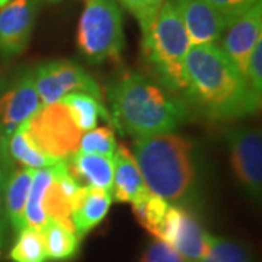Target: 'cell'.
Instances as JSON below:
<instances>
[{
	"label": "cell",
	"instance_id": "obj_1",
	"mask_svg": "<svg viewBox=\"0 0 262 262\" xmlns=\"http://www.w3.org/2000/svg\"><path fill=\"white\" fill-rule=\"evenodd\" d=\"M184 92L214 118H237L255 114L261 96L217 44L191 46L182 63Z\"/></svg>",
	"mask_w": 262,
	"mask_h": 262
},
{
	"label": "cell",
	"instance_id": "obj_2",
	"mask_svg": "<svg viewBox=\"0 0 262 262\" xmlns=\"http://www.w3.org/2000/svg\"><path fill=\"white\" fill-rule=\"evenodd\" d=\"M115 124L134 137L172 133L187 121L185 103L140 73H127L110 88Z\"/></svg>",
	"mask_w": 262,
	"mask_h": 262
},
{
	"label": "cell",
	"instance_id": "obj_3",
	"mask_svg": "<svg viewBox=\"0 0 262 262\" xmlns=\"http://www.w3.org/2000/svg\"><path fill=\"white\" fill-rule=\"evenodd\" d=\"M133 156L153 194L169 203H187L195 189L192 144L185 137L162 133L137 137Z\"/></svg>",
	"mask_w": 262,
	"mask_h": 262
},
{
	"label": "cell",
	"instance_id": "obj_4",
	"mask_svg": "<svg viewBox=\"0 0 262 262\" xmlns=\"http://www.w3.org/2000/svg\"><path fill=\"white\" fill-rule=\"evenodd\" d=\"M191 47L185 25L173 0H163L147 34L143 35V54L153 73L170 92L184 91L182 63Z\"/></svg>",
	"mask_w": 262,
	"mask_h": 262
},
{
	"label": "cell",
	"instance_id": "obj_5",
	"mask_svg": "<svg viewBox=\"0 0 262 262\" xmlns=\"http://www.w3.org/2000/svg\"><path fill=\"white\" fill-rule=\"evenodd\" d=\"M122 13L115 0H84L77 25V46L94 63L118 61L124 48Z\"/></svg>",
	"mask_w": 262,
	"mask_h": 262
},
{
	"label": "cell",
	"instance_id": "obj_6",
	"mask_svg": "<svg viewBox=\"0 0 262 262\" xmlns=\"http://www.w3.org/2000/svg\"><path fill=\"white\" fill-rule=\"evenodd\" d=\"M22 125L34 147L50 159L69 160L79 150L82 130L61 101L42 103Z\"/></svg>",
	"mask_w": 262,
	"mask_h": 262
},
{
	"label": "cell",
	"instance_id": "obj_7",
	"mask_svg": "<svg viewBox=\"0 0 262 262\" xmlns=\"http://www.w3.org/2000/svg\"><path fill=\"white\" fill-rule=\"evenodd\" d=\"M42 103L58 102L72 92H84L101 99V89L80 66L67 60L48 61L38 66L32 73Z\"/></svg>",
	"mask_w": 262,
	"mask_h": 262
},
{
	"label": "cell",
	"instance_id": "obj_8",
	"mask_svg": "<svg viewBox=\"0 0 262 262\" xmlns=\"http://www.w3.org/2000/svg\"><path fill=\"white\" fill-rule=\"evenodd\" d=\"M234 175L253 196L262 188V139L259 131L236 130L229 134Z\"/></svg>",
	"mask_w": 262,
	"mask_h": 262
},
{
	"label": "cell",
	"instance_id": "obj_9",
	"mask_svg": "<svg viewBox=\"0 0 262 262\" xmlns=\"http://www.w3.org/2000/svg\"><path fill=\"white\" fill-rule=\"evenodd\" d=\"M262 8L261 3L230 19L222 34L220 48L236 67L244 73L249 56L256 42L262 39Z\"/></svg>",
	"mask_w": 262,
	"mask_h": 262
},
{
	"label": "cell",
	"instance_id": "obj_10",
	"mask_svg": "<svg viewBox=\"0 0 262 262\" xmlns=\"http://www.w3.org/2000/svg\"><path fill=\"white\" fill-rule=\"evenodd\" d=\"M35 22V5L31 0H10L0 8V56L22 54L29 44Z\"/></svg>",
	"mask_w": 262,
	"mask_h": 262
},
{
	"label": "cell",
	"instance_id": "obj_11",
	"mask_svg": "<svg viewBox=\"0 0 262 262\" xmlns=\"http://www.w3.org/2000/svg\"><path fill=\"white\" fill-rule=\"evenodd\" d=\"M182 19L191 46L217 44L229 19L207 0H173Z\"/></svg>",
	"mask_w": 262,
	"mask_h": 262
},
{
	"label": "cell",
	"instance_id": "obj_12",
	"mask_svg": "<svg viewBox=\"0 0 262 262\" xmlns=\"http://www.w3.org/2000/svg\"><path fill=\"white\" fill-rule=\"evenodd\" d=\"M41 105L32 73L20 76L8 91L0 95V125L8 137L37 113Z\"/></svg>",
	"mask_w": 262,
	"mask_h": 262
},
{
	"label": "cell",
	"instance_id": "obj_13",
	"mask_svg": "<svg viewBox=\"0 0 262 262\" xmlns=\"http://www.w3.org/2000/svg\"><path fill=\"white\" fill-rule=\"evenodd\" d=\"M113 203V194L101 188L83 185L77 189L72 203V219L79 239L88 234L105 219Z\"/></svg>",
	"mask_w": 262,
	"mask_h": 262
},
{
	"label": "cell",
	"instance_id": "obj_14",
	"mask_svg": "<svg viewBox=\"0 0 262 262\" xmlns=\"http://www.w3.org/2000/svg\"><path fill=\"white\" fill-rule=\"evenodd\" d=\"M113 159V194L117 201L131 203L149 189L130 150L124 146H117Z\"/></svg>",
	"mask_w": 262,
	"mask_h": 262
},
{
	"label": "cell",
	"instance_id": "obj_15",
	"mask_svg": "<svg viewBox=\"0 0 262 262\" xmlns=\"http://www.w3.org/2000/svg\"><path fill=\"white\" fill-rule=\"evenodd\" d=\"M70 173L83 187H95L113 194L114 159L111 156L77 151L67 160Z\"/></svg>",
	"mask_w": 262,
	"mask_h": 262
},
{
	"label": "cell",
	"instance_id": "obj_16",
	"mask_svg": "<svg viewBox=\"0 0 262 262\" xmlns=\"http://www.w3.org/2000/svg\"><path fill=\"white\" fill-rule=\"evenodd\" d=\"M35 169H13L5 185V210L13 230L18 233L25 227V206Z\"/></svg>",
	"mask_w": 262,
	"mask_h": 262
},
{
	"label": "cell",
	"instance_id": "obj_17",
	"mask_svg": "<svg viewBox=\"0 0 262 262\" xmlns=\"http://www.w3.org/2000/svg\"><path fill=\"white\" fill-rule=\"evenodd\" d=\"M172 248L187 262H201L206 255L207 233L187 210L182 211Z\"/></svg>",
	"mask_w": 262,
	"mask_h": 262
},
{
	"label": "cell",
	"instance_id": "obj_18",
	"mask_svg": "<svg viewBox=\"0 0 262 262\" xmlns=\"http://www.w3.org/2000/svg\"><path fill=\"white\" fill-rule=\"evenodd\" d=\"M60 101L67 106L75 124L82 131L96 128L99 117L110 118V115L101 103V99L95 98L94 95L84 94V92H72L63 96Z\"/></svg>",
	"mask_w": 262,
	"mask_h": 262
},
{
	"label": "cell",
	"instance_id": "obj_19",
	"mask_svg": "<svg viewBox=\"0 0 262 262\" xmlns=\"http://www.w3.org/2000/svg\"><path fill=\"white\" fill-rule=\"evenodd\" d=\"M47 258L51 261L63 262L73 258L79 251V237L75 232L66 229L64 226L48 219L41 229Z\"/></svg>",
	"mask_w": 262,
	"mask_h": 262
},
{
	"label": "cell",
	"instance_id": "obj_20",
	"mask_svg": "<svg viewBox=\"0 0 262 262\" xmlns=\"http://www.w3.org/2000/svg\"><path fill=\"white\" fill-rule=\"evenodd\" d=\"M51 168H41L34 170L32 184L29 189L28 201L25 206V227H34L41 230L47 223L48 217L44 211V196L51 182Z\"/></svg>",
	"mask_w": 262,
	"mask_h": 262
},
{
	"label": "cell",
	"instance_id": "obj_21",
	"mask_svg": "<svg viewBox=\"0 0 262 262\" xmlns=\"http://www.w3.org/2000/svg\"><path fill=\"white\" fill-rule=\"evenodd\" d=\"M8 151L10 159L28 169L48 168L56 163L34 147L22 124L8 137Z\"/></svg>",
	"mask_w": 262,
	"mask_h": 262
},
{
	"label": "cell",
	"instance_id": "obj_22",
	"mask_svg": "<svg viewBox=\"0 0 262 262\" xmlns=\"http://www.w3.org/2000/svg\"><path fill=\"white\" fill-rule=\"evenodd\" d=\"M133 213L136 219L149 233L156 236L162 219L168 210V201H165L162 196L153 194L151 191L143 192L134 201H131Z\"/></svg>",
	"mask_w": 262,
	"mask_h": 262
},
{
	"label": "cell",
	"instance_id": "obj_23",
	"mask_svg": "<svg viewBox=\"0 0 262 262\" xmlns=\"http://www.w3.org/2000/svg\"><path fill=\"white\" fill-rule=\"evenodd\" d=\"M12 262H47V252L41 230L24 227L18 232V237L9 252Z\"/></svg>",
	"mask_w": 262,
	"mask_h": 262
},
{
	"label": "cell",
	"instance_id": "obj_24",
	"mask_svg": "<svg viewBox=\"0 0 262 262\" xmlns=\"http://www.w3.org/2000/svg\"><path fill=\"white\" fill-rule=\"evenodd\" d=\"M201 262H252V258L241 244L207 233V251Z\"/></svg>",
	"mask_w": 262,
	"mask_h": 262
},
{
	"label": "cell",
	"instance_id": "obj_25",
	"mask_svg": "<svg viewBox=\"0 0 262 262\" xmlns=\"http://www.w3.org/2000/svg\"><path fill=\"white\" fill-rule=\"evenodd\" d=\"M115 150H117V141H115L114 131L110 127H99V128H94L84 133L80 137L77 151L113 158Z\"/></svg>",
	"mask_w": 262,
	"mask_h": 262
},
{
	"label": "cell",
	"instance_id": "obj_26",
	"mask_svg": "<svg viewBox=\"0 0 262 262\" xmlns=\"http://www.w3.org/2000/svg\"><path fill=\"white\" fill-rule=\"evenodd\" d=\"M118 2L137 20L143 35L147 34L163 3V0H118Z\"/></svg>",
	"mask_w": 262,
	"mask_h": 262
},
{
	"label": "cell",
	"instance_id": "obj_27",
	"mask_svg": "<svg viewBox=\"0 0 262 262\" xmlns=\"http://www.w3.org/2000/svg\"><path fill=\"white\" fill-rule=\"evenodd\" d=\"M246 82L251 86L255 94L261 96L262 92V39L256 42L252 53L249 56L246 70H245Z\"/></svg>",
	"mask_w": 262,
	"mask_h": 262
},
{
	"label": "cell",
	"instance_id": "obj_28",
	"mask_svg": "<svg viewBox=\"0 0 262 262\" xmlns=\"http://www.w3.org/2000/svg\"><path fill=\"white\" fill-rule=\"evenodd\" d=\"M143 262H187L170 245L155 241L143 255Z\"/></svg>",
	"mask_w": 262,
	"mask_h": 262
},
{
	"label": "cell",
	"instance_id": "obj_29",
	"mask_svg": "<svg viewBox=\"0 0 262 262\" xmlns=\"http://www.w3.org/2000/svg\"><path fill=\"white\" fill-rule=\"evenodd\" d=\"M207 2L229 20L249 10L255 5L261 3V0H207Z\"/></svg>",
	"mask_w": 262,
	"mask_h": 262
},
{
	"label": "cell",
	"instance_id": "obj_30",
	"mask_svg": "<svg viewBox=\"0 0 262 262\" xmlns=\"http://www.w3.org/2000/svg\"><path fill=\"white\" fill-rule=\"evenodd\" d=\"M9 172L0 170V252L3 248L5 242V234H6V210H5V185H6V179H8Z\"/></svg>",
	"mask_w": 262,
	"mask_h": 262
},
{
	"label": "cell",
	"instance_id": "obj_31",
	"mask_svg": "<svg viewBox=\"0 0 262 262\" xmlns=\"http://www.w3.org/2000/svg\"><path fill=\"white\" fill-rule=\"evenodd\" d=\"M0 170L12 172L13 170V160L10 159L8 151V134L0 125Z\"/></svg>",
	"mask_w": 262,
	"mask_h": 262
},
{
	"label": "cell",
	"instance_id": "obj_32",
	"mask_svg": "<svg viewBox=\"0 0 262 262\" xmlns=\"http://www.w3.org/2000/svg\"><path fill=\"white\" fill-rule=\"evenodd\" d=\"M10 0H0V8H3L5 5H8Z\"/></svg>",
	"mask_w": 262,
	"mask_h": 262
},
{
	"label": "cell",
	"instance_id": "obj_33",
	"mask_svg": "<svg viewBox=\"0 0 262 262\" xmlns=\"http://www.w3.org/2000/svg\"><path fill=\"white\" fill-rule=\"evenodd\" d=\"M50 2H57V0H50Z\"/></svg>",
	"mask_w": 262,
	"mask_h": 262
}]
</instances>
